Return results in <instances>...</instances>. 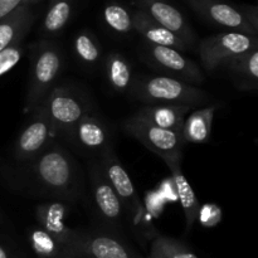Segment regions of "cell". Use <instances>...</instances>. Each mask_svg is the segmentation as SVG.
<instances>
[{"label":"cell","instance_id":"35","mask_svg":"<svg viewBox=\"0 0 258 258\" xmlns=\"http://www.w3.org/2000/svg\"><path fill=\"white\" fill-rule=\"evenodd\" d=\"M2 221H3V216H2V213H0V223H2Z\"/></svg>","mask_w":258,"mask_h":258},{"label":"cell","instance_id":"11","mask_svg":"<svg viewBox=\"0 0 258 258\" xmlns=\"http://www.w3.org/2000/svg\"><path fill=\"white\" fill-rule=\"evenodd\" d=\"M88 179H90L91 197L98 218L105 226L106 231L117 234V232L125 224V211L120 199L117 198L112 186L102 174L96 160L91 161Z\"/></svg>","mask_w":258,"mask_h":258},{"label":"cell","instance_id":"7","mask_svg":"<svg viewBox=\"0 0 258 258\" xmlns=\"http://www.w3.org/2000/svg\"><path fill=\"white\" fill-rule=\"evenodd\" d=\"M121 126L127 135L136 139L151 153L160 156L165 163L171 160H181L183 149L185 145L181 134L158 127L136 113L125 118Z\"/></svg>","mask_w":258,"mask_h":258},{"label":"cell","instance_id":"21","mask_svg":"<svg viewBox=\"0 0 258 258\" xmlns=\"http://www.w3.org/2000/svg\"><path fill=\"white\" fill-rule=\"evenodd\" d=\"M103 75L108 86L118 93H130L136 80L130 60L117 52L110 53L105 58Z\"/></svg>","mask_w":258,"mask_h":258},{"label":"cell","instance_id":"14","mask_svg":"<svg viewBox=\"0 0 258 258\" xmlns=\"http://www.w3.org/2000/svg\"><path fill=\"white\" fill-rule=\"evenodd\" d=\"M138 7V10L145 13L149 18L171 30L184 42L193 47L197 34L183 13L171 5L168 0H131Z\"/></svg>","mask_w":258,"mask_h":258},{"label":"cell","instance_id":"6","mask_svg":"<svg viewBox=\"0 0 258 258\" xmlns=\"http://www.w3.org/2000/svg\"><path fill=\"white\" fill-rule=\"evenodd\" d=\"M63 247L75 258H143L121 237L106 229L71 228Z\"/></svg>","mask_w":258,"mask_h":258},{"label":"cell","instance_id":"2","mask_svg":"<svg viewBox=\"0 0 258 258\" xmlns=\"http://www.w3.org/2000/svg\"><path fill=\"white\" fill-rule=\"evenodd\" d=\"M29 49L30 71L23 112L30 115L55 86L64 67V54L59 43L45 39L32 43Z\"/></svg>","mask_w":258,"mask_h":258},{"label":"cell","instance_id":"36","mask_svg":"<svg viewBox=\"0 0 258 258\" xmlns=\"http://www.w3.org/2000/svg\"><path fill=\"white\" fill-rule=\"evenodd\" d=\"M146 258H148V257H146Z\"/></svg>","mask_w":258,"mask_h":258},{"label":"cell","instance_id":"34","mask_svg":"<svg viewBox=\"0 0 258 258\" xmlns=\"http://www.w3.org/2000/svg\"><path fill=\"white\" fill-rule=\"evenodd\" d=\"M60 258H75V257H73V256H72V254H71V253H70V252H68V251H67V252H66V253H64V254H63V256H62V257H60Z\"/></svg>","mask_w":258,"mask_h":258},{"label":"cell","instance_id":"26","mask_svg":"<svg viewBox=\"0 0 258 258\" xmlns=\"http://www.w3.org/2000/svg\"><path fill=\"white\" fill-rule=\"evenodd\" d=\"M102 17L105 24L113 33L127 35L134 30L133 13L118 2H108L103 7Z\"/></svg>","mask_w":258,"mask_h":258},{"label":"cell","instance_id":"25","mask_svg":"<svg viewBox=\"0 0 258 258\" xmlns=\"http://www.w3.org/2000/svg\"><path fill=\"white\" fill-rule=\"evenodd\" d=\"M28 242L38 258H60L67 249L39 226L32 227L27 233Z\"/></svg>","mask_w":258,"mask_h":258},{"label":"cell","instance_id":"5","mask_svg":"<svg viewBox=\"0 0 258 258\" xmlns=\"http://www.w3.org/2000/svg\"><path fill=\"white\" fill-rule=\"evenodd\" d=\"M40 105L52 123L55 138L64 141L78 121L96 108L85 92L70 85L54 86Z\"/></svg>","mask_w":258,"mask_h":258},{"label":"cell","instance_id":"16","mask_svg":"<svg viewBox=\"0 0 258 258\" xmlns=\"http://www.w3.org/2000/svg\"><path fill=\"white\" fill-rule=\"evenodd\" d=\"M68 213H70L68 203L62 201H49L37 206L35 219L40 228L54 237L63 246L71 231V228L64 222Z\"/></svg>","mask_w":258,"mask_h":258},{"label":"cell","instance_id":"23","mask_svg":"<svg viewBox=\"0 0 258 258\" xmlns=\"http://www.w3.org/2000/svg\"><path fill=\"white\" fill-rule=\"evenodd\" d=\"M75 0H49L47 13L40 27V34L45 39L57 37L67 27L72 17Z\"/></svg>","mask_w":258,"mask_h":258},{"label":"cell","instance_id":"10","mask_svg":"<svg viewBox=\"0 0 258 258\" xmlns=\"http://www.w3.org/2000/svg\"><path fill=\"white\" fill-rule=\"evenodd\" d=\"M143 58L151 68L163 73V76L183 81L191 86L204 82V75L201 67L193 59L173 48L145 43Z\"/></svg>","mask_w":258,"mask_h":258},{"label":"cell","instance_id":"30","mask_svg":"<svg viewBox=\"0 0 258 258\" xmlns=\"http://www.w3.org/2000/svg\"><path fill=\"white\" fill-rule=\"evenodd\" d=\"M23 0H0V22L22 5Z\"/></svg>","mask_w":258,"mask_h":258},{"label":"cell","instance_id":"13","mask_svg":"<svg viewBox=\"0 0 258 258\" xmlns=\"http://www.w3.org/2000/svg\"><path fill=\"white\" fill-rule=\"evenodd\" d=\"M191 9L207 22L218 27L244 34L258 37V29L253 28L244 15L241 5H232L224 0H186Z\"/></svg>","mask_w":258,"mask_h":258},{"label":"cell","instance_id":"28","mask_svg":"<svg viewBox=\"0 0 258 258\" xmlns=\"http://www.w3.org/2000/svg\"><path fill=\"white\" fill-rule=\"evenodd\" d=\"M24 40H19L8 47L3 52H0V77L7 75L8 72L13 70L15 66L19 63L22 59L23 54H24Z\"/></svg>","mask_w":258,"mask_h":258},{"label":"cell","instance_id":"1","mask_svg":"<svg viewBox=\"0 0 258 258\" xmlns=\"http://www.w3.org/2000/svg\"><path fill=\"white\" fill-rule=\"evenodd\" d=\"M24 164L25 184L38 196L66 203L76 202L81 197L82 178L80 166L57 140Z\"/></svg>","mask_w":258,"mask_h":258},{"label":"cell","instance_id":"9","mask_svg":"<svg viewBox=\"0 0 258 258\" xmlns=\"http://www.w3.org/2000/svg\"><path fill=\"white\" fill-rule=\"evenodd\" d=\"M66 143L83 155L97 160L103 153L113 149L112 128L97 108H93L78 121Z\"/></svg>","mask_w":258,"mask_h":258},{"label":"cell","instance_id":"18","mask_svg":"<svg viewBox=\"0 0 258 258\" xmlns=\"http://www.w3.org/2000/svg\"><path fill=\"white\" fill-rule=\"evenodd\" d=\"M191 110L184 105H145L135 113L158 127L181 134L184 120Z\"/></svg>","mask_w":258,"mask_h":258},{"label":"cell","instance_id":"3","mask_svg":"<svg viewBox=\"0 0 258 258\" xmlns=\"http://www.w3.org/2000/svg\"><path fill=\"white\" fill-rule=\"evenodd\" d=\"M130 95L145 105H184L194 108L211 101V95L197 86L163 75L136 78Z\"/></svg>","mask_w":258,"mask_h":258},{"label":"cell","instance_id":"17","mask_svg":"<svg viewBox=\"0 0 258 258\" xmlns=\"http://www.w3.org/2000/svg\"><path fill=\"white\" fill-rule=\"evenodd\" d=\"M38 17L33 8L20 5L0 22V52L19 40H24Z\"/></svg>","mask_w":258,"mask_h":258},{"label":"cell","instance_id":"8","mask_svg":"<svg viewBox=\"0 0 258 258\" xmlns=\"http://www.w3.org/2000/svg\"><path fill=\"white\" fill-rule=\"evenodd\" d=\"M258 48V37L239 32H223L203 38L198 44L202 66L208 72L227 67L242 53Z\"/></svg>","mask_w":258,"mask_h":258},{"label":"cell","instance_id":"32","mask_svg":"<svg viewBox=\"0 0 258 258\" xmlns=\"http://www.w3.org/2000/svg\"><path fill=\"white\" fill-rule=\"evenodd\" d=\"M0 258H15L14 253L0 241Z\"/></svg>","mask_w":258,"mask_h":258},{"label":"cell","instance_id":"19","mask_svg":"<svg viewBox=\"0 0 258 258\" xmlns=\"http://www.w3.org/2000/svg\"><path fill=\"white\" fill-rule=\"evenodd\" d=\"M165 164L171 173V181H173L175 193L178 196L179 202H180L181 208H183L186 223V232H190L193 229L194 223L198 219L199 209H201L198 198H197L190 183L181 171V160L166 161Z\"/></svg>","mask_w":258,"mask_h":258},{"label":"cell","instance_id":"20","mask_svg":"<svg viewBox=\"0 0 258 258\" xmlns=\"http://www.w3.org/2000/svg\"><path fill=\"white\" fill-rule=\"evenodd\" d=\"M217 105L194 108L185 117L181 128V136L185 144H207L211 139L212 125L216 115Z\"/></svg>","mask_w":258,"mask_h":258},{"label":"cell","instance_id":"27","mask_svg":"<svg viewBox=\"0 0 258 258\" xmlns=\"http://www.w3.org/2000/svg\"><path fill=\"white\" fill-rule=\"evenodd\" d=\"M148 258H199L183 242L175 238L156 236L151 242Z\"/></svg>","mask_w":258,"mask_h":258},{"label":"cell","instance_id":"29","mask_svg":"<svg viewBox=\"0 0 258 258\" xmlns=\"http://www.w3.org/2000/svg\"><path fill=\"white\" fill-rule=\"evenodd\" d=\"M218 211L219 208H217L216 206H204L203 208L199 209L198 217L201 216L202 223H203L204 226L211 227L213 226V224H216L217 222H219V218H216V217L212 216V214L216 213V212Z\"/></svg>","mask_w":258,"mask_h":258},{"label":"cell","instance_id":"33","mask_svg":"<svg viewBox=\"0 0 258 258\" xmlns=\"http://www.w3.org/2000/svg\"><path fill=\"white\" fill-rule=\"evenodd\" d=\"M40 2H42V0H23L22 5H24V7H28V8H33V5L38 4V3Z\"/></svg>","mask_w":258,"mask_h":258},{"label":"cell","instance_id":"24","mask_svg":"<svg viewBox=\"0 0 258 258\" xmlns=\"http://www.w3.org/2000/svg\"><path fill=\"white\" fill-rule=\"evenodd\" d=\"M73 52L76 58L86 67H95L101 60L102 48L91 30L82 29L73 38Z\"/></svg>","mask_w":258,"mask_h":258},{"label":"cell","instance_id":"31","mask_svg":"<svg viewBox=\"0 0 258 258\" xmlns=\"http://www.w3.org/2000/svg\"><path fill=\"white\" fill-rule=\"evenodd\" d=\"M241 8L252 27L258 29V8L256 5H241Z\"/></svg>","mask_w":258,"mask_h":258},{"label":"cell","instance_id":"22","mask_svg":"<svg viewBox=\"0 0 258 258\" xmlns=\"http://www.w3.org/2000/svg\"><path fill=\"white\" fill-rule=\"evenodd\" d=\"M228 68L233 82L241 90H256L258 85V48L242 53L232 59Z\"/></svg>","mask_w":258,"mask_h":258},{"label":"cell","instance_id":"15","mask_svg":"<svg viewBox=\"0 0 258 258\" xmlns=\"http://www.w3.org/2000/svg\"><path fill=\"white\" fill-rule=\"evenodd\" d=\"M133 24L134 30L143 37L145 43L159 45V47L173 48L179 52L190 49L188 43L184 42L179 35L154 22L141 10H135L133 13Z\"/></svg>","mask_w":258,"mask_h":258},{"label":"cell","instance_id":"12","mask_svg":"<svg viewBox=\"0 0 258 258\" xmlns=\"http://www.w3.org/2000/svg\"><path fill=\"white\" fill-rule=\"evenodd\" d=\"M29 116V120L22 128L13 146V156L23 164L34 159L45 150L50 143L57 140L52 123L42 105L38 106Z\"/></svg>","mask_w":258,"mask_h":258},{"label":"cell","instance_id":"4","mask_svg":"<svg viewBox=\"0 0 258 258\" xmlns=\"http://www.w3.org/2000/svg\"><path fill=\"white\" fill-rule=\"evenodd\" d=\"M96 161L105 178L112 186L117 198L120 199L126 218L131 222L136 234L139 237L143 236L145 238H150V233H153V236L156 237L153 226L148 222V214H146L148 211L143 206L135 185L128 176L127 171L118 160L115 150L111 149L106 151Z\"/></svg>","mask_w":258,"mask_h":258}]
</instances>
